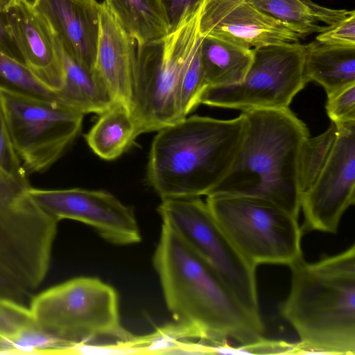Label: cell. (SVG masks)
Instances as JSON below:
<instances>
[{
    "instance_id": "1",
    "label": "cell",
    "mask_w": 355,
    "mask_h": 355,
    "mask_svg": "<svg viewBox=\"0 0 355 355\" xmlns=\"http://www.w3.org/2000/svg\"><path fill=\"white\" fill-rule=\"evenodd\" d=\"M178 337L214 345L234 340L250 347L263 329L249 318L215 270L169 225L162 223L153 257Z\"/></svg>"
},
{
    "instance_id": "2",
    "label": "cell",
    "mask_w": 355,
    "mask_h": 355,
    "mask_svg": "<svg viewBox=\"0 0 355 355\" xmlns=\"http://www.w3.org/2000/svg\"><path fill=\"white\" fill-rule=\"evenodd\" d=\"M281 307L296 331L297 354H355V245L318 261L291 264Z\"/></svg>"
},
{
    "instance_id": "3",
    "label": "cell",
    "mask_w": 355,
    "mask_h": 355,
    "mask_svg": "<svg viewBox=\"0 0 355 355\" xmlns=\"http://www.w3.org/2000/svg\"><path fill=\"white\" fill-rule=\"evenodd\" d=\"M246 128L241 112L230 119L193 115L157 131L147 178L161 199L207 196L236 157Z\"/></svg>"
},
{
    "instance_id": "4",
    "label": "cell",
    "mask_w": 355,
    "mask_h": 355,
    "mask_svg": "<svg viewBox=\"0 0 355 355\" xmlns=\"http://www.w3.org/2000/svg\"><path fill=\"white\" fill-rule=\"evenodd\" d=\"M241 112L246 128L239 152L229 172L209 195L262 198L298 218L300 157L310 136L306 124L289 107Z\"/></svg>"
},
{
    "instance_id": "5",
    "label": "cell",
    "mask_w": 355,
    "mask_h": 355,
    "mask_svg": "<svg viewBox=\"0 0 355 355\" xmlns=\"http://www.w3.org/2000/svg\"><path fill=\"white\" fill-rule=\"evenodd\" d=\"M38 326L64 348L63 354L98 347L137 348L139 339L121 324L115 289L94 277H80L33 297L29 306Z\"/></svg>"
},
{
    "instance_id": "6",
    "label": "cell",
    "mask_w": 355,
    "mask_h": 355,
    "mask_svg": "<svg viewBox=\"0 0 355 355\" xmlns=\"http://www.w3.org/2000/svg\"><path fill=\"white\" fill-rule=\"evenodd\" d=\"M203 1L166 36L137 46L132 114L141 133L183 119L178 93L184 69L200 42Z\"/></svg>"
},
{
    "instance_id": "7",
    "label": "cell",
    "mask_w": 355,
    "mask_h": 355,
    "mask_svg": "<svg viewBox=\"0 0 355 355\" xmlns=\"http://www.w3.org/2000/svg\"><path fill=\"white\" fill-rule=\"evenodd\" d=\"M206 202L238 250L255 267L290 266L303 257L298 218L274 202L233 194L209 195Z\"/></svg>"
},
{
    "instance_id": "8",
    "label": "cell",
    "mask_w": 355,
    "mask_h": 355,
    "mask_svg": "<svg viewBox=\"0 0 355 355\" xmlns=\"http://www.w3.org/2000/svg\"><path fill=\"white\" fill-rule=\"evenodd\" d=\"M157 211L167 224L218 275L242 309L263 329L257 267L238 250L200 197L162 199Z\"/></svg>"
},
{
    "instance_id": "9",
    "label": "cell",
    "mask_w": 355,
    "mask_h": 355,
    "mask_svg": "<svg viewBox=\"0 0 355 355\" xmlns=\"http://www.w3.org/2000/svg\"><path fill=\"white\" fill-rule=\"evenodd\" d=\"M0 107L27 175L43 173L78 135L84 115L58 101L0 91Z\"/></svg>"
},
{
    "instance_id": "10",
    "label": "cell",
    "mask_w": 355,
    "mask_h": 355,
    "mask_svg": "<svg viewBox=\"0 0 355 355\" xmlns=\"http://www.w3.org/2000/svg\"><path fill=\"white\" fill-rule=\"evenodd\" d=\"M252 51L253 60L243 80L230 87H207L200 104L241 111L289 107L308 83L304 44H274Z\"/></svg>"
},
{
    "instance_id": "11",
    "label": "cell",
    "mask_w": 355,
    "mask_h": 355,
    "mask_svg": "<svg viewBox=\"0 0 355 355\" xmlns=\"http://www.w3.org/2000/svg\"><path fill=\"white\" fill-rule=\"evenodd\" d=\"M336 125L337 135L331 154L301 196L303 234L337 233L344 213L355 202V122Z\"/></svg>"
},
{
    "instance_id": "12",
    "label": "cell",
    "mask_w": 355,
    "mask_h": 355,
    "mask_svg": "<svg viewBox=\"0 0 355 355\" xmlns=\"http://www.w3.org/2000/svg\"><path fill=\"white\" fill-rule=\"evenodd\" d=\"M28 193L49 216L57 221L72 219L87 224L112 245H129L141 240L134 209L108 191L80 188L42 189L31 187Z\"/></svg>"
},
{
    "instance_id": "13",
    "label": "cell",
    "mask_w": 355,
    "mask_h": 355,
    "mask_svg": "<svg viewBox=\"0 0 355 355\" xmlns=\"http://www.w3.org/2000/svg\"><path fill=\"white\" fill-rule=\"evenodd\" d=\"M2 15L26 69L48 89L60 90L65 78L61 45L47 18L27 0L14 1Z\"/></svg>"
},
{
    "instance_id": "14",
    "label": "cell",
    "mask_w": 355,
    "mask_h": 355,
    "mask_svg": "<svg viewBox=\"0 0 355 355\" xmlns=\"http://www.w3.org/2000/svg\"><path fill=\"white\" fill-rule=\"evenodd\" d=\"M202 36L222 39L250 49L299 42L300 35L265 13L250 0L225 4L203 1L199 22Z\"/></svg>"
},
{
    "instance_id": "15",
    "label": "cell",
    "mask_w": 355,
    "mask_h": 355,
    "mask_svg": "<svg viewBox=\"0 0 355 355\" xmlns=\"http://www.w3.org/2000/svg\"><path fill=\"white\" fill-rule=\"evenodd\" d=\"M137 44L104 0L99 2V34L93 71L110 91L114 103L131 112ZM132 113V112H131Z\"/></svg>"
},
{
    "instance_id": "16",
    "label": "cell",
    "mask_w": 355,
    "mask_h": 355,
    "mask_svg": "<svg viewBox=\"0 0 355 355\" xmlns=\"http://www.w3.org/2000/svg\"><path fill=\"white\" fill-rule=\"evenodd\" d=\"M31 4L47 18L65 52L92 70L99 34V1L33 0Z\"/></svg>"
},
{
    "instance_id": "17",
    "label": "cell",
    "mask_w": 355,
    "mask_h": 355,
    "mask_svg": "<svg viewBox=\"0 0 355 355\" xmlns=\"http://www.w3.org/2000/svg\"><path fill=\"white\" fill-rule=\"evenodd\" d=\"M28 178L12 175L0 168V243L17 245L36 236L46 215L28 196Z\"/></svg>"
},
{
    "instance_id": "18",
    "label": "cell",
    "mask_w": 355,
    "mask_h": 355,
    "mask_svg": "<svg viewBox=\"0 0 355 355\" xmlns=\"http://www.w3.org/2000/svg\"><path fill=\"white\" fill-rule=\"evenodd\" d=\"M0 343L10 354H63L61 343L44 334L29 307L0 297Z\"/></svg>"
},
{
    "instance_id": "19",
    "label": "cell",
    "mask_w": 355,
    "mask_h": 355,
    "mask_svg": "<svg viewBox=\"0 0 355 355\" xmlns=\"http://www.w3.org/2000/svg\"><path fill=\"white\" fill-rule=\"evenodd\" d=\"M304 46L305 78L320 85L327 97L355 85V47L327 45L315 40Z\"/></svg>"
},
{
    "instance_id": "20",
    "label": "cell",
    "mask_w": 355,
    "mask_h": 355,
    "mask_svg": "<svg viewBox=\"0 0 355 355\" xmlns=\"http://www.w3.org/2000/svg\"><path fill=\"white\" fill-rule=\"evenodd\" d=\"M252 60V49L217 37L202 36L200 61L207 88L240 83Z\"/></svg>"
},
{
    "instance_id": "21",
    "label": "cell",
    "mask_w": 355,
    "mask_h": 355,
    "mask_svg": "<svg viewBox=\"0 0 355 355\" xmlns=\"http://www.w3.org/2000/svg\"><path fill=\"white\" fill-rule=\"evenodd\" d=\"M61 49L65 78L62 88L55 92L58 101L83 114L107 110L114 103L107 87L93 70L79 64L62 46Z\"/></svg>"
},
{
    "instance_id": "22",
    "label": "cell",
    "mask_w": 355,
    "mask_h": 355,
    "mask_svg": "<svg viewBox=\"0 0 355 355\" xmlns=\"http://www.w3.org/2000/svg\"><path fill=\"white\" fill-rule=\"evenodd\" d=\"M99 118L85 135L90 149L104 160L120 157L141 133L135 117L123 105L114 103L99 114Z\"/></svg>"
},
{
    "instance_id": "23",
    "label": "cell",
    "mask_w": 355,
    "mask_h": 355,
    "mask_svg": "<svg viewBox=\"0 0 355 355\" xmlns=\"http://www.w3.org/2000/svg\"><path fill=\"white\" fill-rule=\"evenodd\" d=\"M257 8L304 37L321 33L346 17L351 11L327 8L311 0H250Z\"/></svg>"
},
{
    "instance_id": "24",
    "label": "cell",
    "mask_w": 355,
    "mask_h": 355,
    "mask_svg": "<svg viewBox=\"0 0 355 355\" xmlns=\"http://www.w3.org/2000/svg\"><path fill=\"white\" fill-rule=\"evenodd\" d=\"M137 46L159 40L169 33L159 0H104Z\"/></svg>"
},
{
    "instance_id": "25",
    "label": "cell",
    "mask_w": 355,
    "mask_h": 355,
    "mask_svg": "<svg viewBox=\"0 0 355 355\" xmlns=\"http://www.w3.org/2000/svg\"><path fill=\"white\" fill-rule=\"evenodd\" d=\"M337 135V127L331 122L322 134L304 141L299 162V184L302 195L313 184L326 164Z\"/></svg>"
},
{
    "instance_id": "26",
    "label": "cell",
    "mask_w": 355,
    "mask_h": 355,
    "mask_svg": "<svg viewBox=\"0 0 355 355\" xmlns=\"http://www.w3.org/2000/svg\"><path fill=\"white\" fill-rule=\"evenodd\" d=\"M0 91L47 101H58L55 92L40 83L18 58L0 49Z\"/></svg>"
},
{
    "instance_id": "27",
    "label": "cell",
    "mask_w": 355,
    "mask_h": 355,
    "mask_svg": "<svg viewBox=\"0 0 355 355\" xmlns=\"http://www.w3.org/2000/svg\"><path fill=\"white\" fill-rule=\"evenodd\" d=\"M30 293L12 261L0 247V297L25 303L31 298Z\"/></svg>"
},
{
    "instance_id": "28",
    "label": "cell",
    "mask_w": 355,
    "mask_h": 355,
    "mask_svg": "<svg viewBox=\"0 0 355 355\" xmlns=\"http://www.w3.org/2000/svg\"><path fill=\"white\" fill-rule=\"evenodd\" d=\"M325 109L331 122L335 124L355 122V85L327 96Z\"/></svg>"
},
{
    "instance_id": "29",
    "label": "cell",
    "mask_w": 355,
    "mask_h": 355,
    "mask_svg": "<svg viewBox=\"0 0 355 355\" xmlns=\"http://www.w3.org/2000/svg\"><path fill=\"white\" fill-rule=\"evenodd\" d=\"M315 40L327 45L355 47V11L320 33Z\"/></svg>"
},
{
    "instance_id": "30",
    "label": "cell",
    "mask_w": 355,
    "mask_h": 355,
    "mask_svg": "<svg viewBox=\"0 0 355 355\" xmlns=\"http://www.w3.org/2000/svg\"><path fill=\"white\" fill-rule=\"evenodd\" d=\"M0 168L19 178H28L22 164L13 147L0 107Z\"/></svg>"
},
{
    "instance_id": "31",
    "label": "cell",
    "mask_w": 355,
    "mask_h": 355,
    "mask_svg": "<svg viewBox=\"0 0 355 355\" xmlns=\"http://www.w3.org/2000/svg\"><path fill=\"white\" fill-rule=\"evenodd\" d=\"M164 10L169 32L174 30L184 16L196 8L202 0H159Z\"/></svg>"
},
{
    "instance_id": "32",
    "label": "cell",
    "mask_w": 355,
    "mask_h": 355,
    "mask_svg": "<svg viewBox=\"0 0 355 355\" xmlns=\"http://www.w3.org/2000/svg\"><path fill=\"white\" fill-rule=\"evenodd\" d=\"M11 43L6 31L4 19L0 17V49L12 56L16 57L10 47Z\"/></svg>"
},
{
    "instance_id": "33",
    "label": "cell",
    "mask_w": 355,
    "mask_h": 355,
    "mask_svg": "<svg viewBox=\"0 0 355 355\" xmlns=\"http://www.w3.org/2000/svg\"><path fill=\"white\" fill-rule=\"evenodd\" d=\"M15 0H0V13L3 14Z\"/></svg>"
},
{
    "instance_id": "34",
    "label": "cell",
    "mask_w": 355,
    "mask_h": 355,
    "mask_svg": "<svg viewBox=\"0 0 355 355\" xmlns=\"http://www.w3.org/2000/svg\"><path fill=\"white\" fill-rule=\"evenodd\" d=\"M8 348L0 343V354H8Z\"/></svg>"
},
{
    "instance_id": "35",
    "label": "cell",
    "mask_w": 355,
    "mask_h": 355,
    "mask_svg": "<svg viewBox=\"0 0 355 355\" xmlns=\"http://www.w3.org/2000/svg\"><path fill=\"white\" fill-rule=\"evenodd\" d=\"M81 1H92V0H81Z\"/></svg>"
},
{
    "instance_id": "36",
    "label": "cell",
    "mask_w": 355,
    "mask_h": 355,
    "mask_svg": "<svg viewBox=\"0 0 355 355\" xmlns=\"http://www.w3.org/2000/svg\"><path fill=\"white\" fill-rule=\"evenodd\" d=\"M15 1H17V0H15Z\"/></svg>"
}]
</instances>
